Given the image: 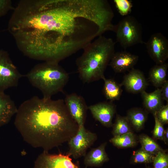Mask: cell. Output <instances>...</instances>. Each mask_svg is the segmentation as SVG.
Here are the masks:
<instances>
[{
  "label": "cell",
  "instance_id": "cell-16",
  "mask_svg": "<svg viewBox=\"0 0 168 168\" xmlns=\"http://www.w3.org/2000/svg\"><path fill=\"white\" fill-rule=\"evenodd\" d=\"M106 144L104 142L97 147L92 148L86 154L84 160L86 167L99 166L109 160L105 150Z\"/></svg>",
  "mask_w": 168,
  "mask_h": 168
},
{
  "label": "cell",
  "instance_id": "cell-21",
  "mask_svg": "<svg viewBox=\"0 0 168 168\" xmlns=\"http://www.w3.org/2000/svg\"><path fill=\"white\" fill-rule=\"evenodd\" d=\"M138 138L141 148L149 153L155 156L160 152H165L154 139L147 135L142 134Z\"/></svg>",
  "mask_w": 168,
  "mask_h": 168
},
{
  "label": "cell",
  "instance_id": "cell-15",
  "mask_svg": "<svg viewBox=\"0 0 168 168\" xmlns=\"http://www.w3.org/2000/svg\"><path fill=\"white\" fill-rule=\"evenodd\" d=\"M141 93L143 107L148 113L153 115L163 105L160 88H157L151 93L144 91Z\"/></svg>",
  "mask_w": 168,
  "mask_h": 168
},
{
  "label": "cell",
  "instance_id": "cell-11",
  "mask_svg": "<svg viewBox=\"0 0 168 168\" xmlns=\"http://www.w3.org/2000/svg\"><path fill=\"white\" fill-rule=\"evenodd\" d=\"M93 117L107 127L112 126V120L116 113V106L111 102H103L88 106Z\"/></svg>",
  "mask_w": 168,
  "mask_h": 168
},
{
  "label": "cell",
  "instance_id": "cell-20",
  "mask_svg": "<svg viewBox=\"0 0 168 168\" xmlns=\"http://www.w3.org/2000/svg\"><path fill=\"white\" fill-rule=\"evenodd\" d=\"M110 141L114 146L119 148H127L136 146L138 142V138L133 132L114 136Z\"/></svg>",
  "mask_w": 168,
  "mask_h": 168
},
{
  "label": "cell",
  "instance_id": "cell-3",
  "mask_svg": "<svg viewBox=\"0 0 168 168\" xmlns=\"http://www.w3.org/2000/svg\"><path fill=\"white\" fill-rule=\"evenodd\" d=\"M112 39L100 35L83 49L76 60L79 77L84 83L103 79L105 70L115 53Z\"/></svg>",
  "mask_w": 168,
  "mask_h": 168
},
{
  "label": "cell",
  "instance_id": "cell-26",
  "mask_svg": "<svg viewBox=\"0 0 168 168\" xmlns=\"http://www.w3.org/2000/svg\"><path fill=\"white\" fill-rule=\"evenodd\" d=\"M153 116L155 123L154 127L152 131L153 137L156 139L163 141L165 130L163 125L159 121L155 115Z\"/></svg>",
  "mask_w": 168,
  "mask_h": 168
},
{
  "label": "cell",
  "instance_id": "cell-5",
  "mask_svg": "<svg viewBox=\"0 0 168 168\" xmlns=\"http://www.w3.org/2000/svg\"><path fill=\"white\" fill-rule=\"evenodd\" d=\"M116 41L124 49L143 43L142 28L137 19L132 16H125L115 25Z\"/></svg>",
  "mask_w": 168,
  "mask_h": 168
},
{
  "label": "cell",
  "instance_id": "cell-8",
  "mask_svg": "<svg viewBox=\"0 0 168 168\" xmlns=\"http://www.w3.org/2000/svg\"><path fill=\"white\" fill-rule=\"evenodd\" d=\"M34 168H80L68 153L52 154L44 151L37 157Z\"/></svg>",
  "mask_w": 168,
  "mask_h": 168
},
{
  "label": "cell",
  "instance_id": "cell-7",
  "mask_svg": "<svg viewBox=\"0 0 168 168\" xmlns=\"http://www.w3.org/2000/svg\"><path fill=\"white\" fill-rule=\"evenodd\" d=\"M22 76L8 53L0 49V92L17 86Z\"/></svg>",
  "mask_w": 168,
  "mask_h": 168
},
{
  "label": "cell",
  "instance_id": "cell-28",
  "mask_svg": "<svg viewBox=\"0 0 168 168\" xmlns=\"http://www.w3.org/2000/svg\"><path fill=\"white\" fill-rule=\"evenodd\" d=\"M13 9L12 2L10 0H0V17L5 15Z\"/></svg>",
  "mask_w": 168,
  "mask_h": 168
},
{
  "label": "cell",
  "instance_id": "cell-6",
  "mask_svg": "<svg viewBox=\"0 0 168 168\" xmlns=\"http://www.w3.org/2000/svg\"><path fill=\"white\" fill-rule=\"evenodd\" d=\"M97 138L96 134L86 129L84 125L79 127L76 133L68 141L67 153L75 159L84 156L87 149Z\"/></svg>",
  "mask_w": 168,
  "mask_h": 168
},
{
  "label": "cell",
  "instance_id": "cell-27",
  "mask_svg": "<svg viewBox=\"0 0 168 168\" xmlns=\"http://www.w3.org/2000/svg\"><path fill=\"white\" fill-rule=\"evenodd\" d=\"M163 125L168 123V103L163 105L154 114Z\"/></svg>",
  "mask_w": 168,
  "mask_h": 168
},
{
  "label": "cell",
  "instance_id": "cell-29",
  "mask_svg": "<svg viewBox=\"0 0 168 168\" xmlns=\"http://www.w3.org/2000/svg\"><path fill=\"white\" fill-rule=\"evenodd\" d=\"M161 89V95L163 100L168 102V81L166 80L164 83Z\"/></svg>",
  "mask_w": 168,
  "mask_h": 168
},
{
  "label": "cell",
  "instance_id": "cell-1",
  "mask_svg": "<svg viewBox=\"0 0 168 168\" xmlns=\"http://www.w3.org/2000/svg\"><path fill=\"white\" fill-rule=\"evenodd\" d=\"M100 15L95 0H21L8 30L24 55L58 63L100 35Z\"/></svg>",
  "mask_w": 168,
  "mask_h": 168
},
{
  "label": "cell",
  "instance_id": "cell-30",
  "mask_svg": "<svg viewBox=\"0 0 168 168\" xmlns=\"http://www.w3.org/2000/svg\"><path fill=\"white\" fill-rule=\"evenodd\" d=\"M164 142L166 144L168 142V128L165 129L163 135V140Z\"/></svg>",
  "mask_w": 168,
  "mask_h": 168
},
{
  "label": "cell",
  "instance_id": "cell-23",
  "mask_svg": "<svg viewBox=\"0 0 168 168\" xmlns=\"http://www.w3.org/2000/svg\"><path fill=\"white\" fill-rule=\"evenodd\" d=\"M155 155L141 148L134 152L132 160L134 163H149L153 162Z\"/></svg>",
  "mask_w": 168,
  "mask_h": 168
},
{
  "label": "cell",
  "instance_id": "cell-18",
  "mask_svg": "<svg viewBox=\"0 0 168 168\" xmlns=\"http://www.w3.org/2000/svg\"><path fill=\"white\" fill-rule=\"evenodd\" d=\"M167 63L156 64L150 70L149 78L152 84L156 88L161 87L166 79Z\"/></svg>",
  "mask_w": 168,
  "mask_h": 168
},
{
  "label": "cell",
  "instance_id": "cell-13",
  "mask_svg": "<svg viewBox=\"0 0 168 168\" xmlns=\"http://www.w3.org/2000/svg\"><path fill=\"white\" fill-rule=\"evenodd\" d=\"M138 58V55L126 51L118 52L113 55L110 65L115 72H124L133 68Z\"/></svg>",
  "mask_w": 168,
  "mask_h": 168
},
{
  "label": "cell",
  "instance_id": "cell-9",
  "mask_svg": "<svg viewBox=\"0 0 168 168\" xmlns=\"http://www.w3.org/2000/svg\"><path fill=\"white\" fill-rule=\"evenodd\" d=\"M145 44L148 54L156 64L165 63L168 58V40L164 35L154 33Z\"/></svg>",
  "mask_w": 168,
  "mask_h": 168
},
{
  "label": "cell",
  "instance_id": "cell-24",
  "mask_svg": "<svg viewBox=\"0 0 168 168\" xmlns=\"http://www.w3.org/2000/svg\"><path fill=\"white\" fill-rule=\"evenodd\" d=\"M114 2L119 13L121 16H126L131 12L133 7L132 1L130 0H114Z\"/></svg>",
  "mask_w": 168,
  "mask_h": 168
},
{
  "label": "cell",
  "instance_id": "cell-12",
  "mask_svg": "<svg viewBox=\"0 0 168 168\" xmlns=\"http://www.w3.org/2000/svg\"><path fill=\"white\" fill-rule=\"evenodd\" d=\"M121 84L127 91L137 94L145 91L148 84L143 72L133 68L124 76Z\"/></svg>",
  "mask_w": 168,
  "mask_h": 168
},
{
  "label": "cell",
  "instance_id": "cell-17",
  "mask_svg": "<svg viewBox=\"0 0 168 168\" xmlns=\"http://www.w3.org/2000/svg\"><path fill=\"white\" fill-rule=\"evenodd\" d=\"M126 117L132 128L139 131L144 127L147 119L148 112L141 108L134 107L127 111Z\"/></svg>",
  "mask_w": 168,
  "mask_h": 168
},
{
  "label": "cell",
  "instance_id": "cell-19",
  "mask_svg": "<svg viewBox=\"0 0 168 168\" xmlns=\"http://www.w3.org/2000/svg\"><path fill=\"white\" fill-rule=\"evenodd\" d=\"M102 79L104 81L103 92L106 99L111 101L119 100L123 91L121 84L105 77Z\"/></svg>",
  "mask_w": 168,
  "mask_h": 168
},
{
  "label": "cell",
  "instance_id": "cell-25",
  "mask_svg": "<svg viewBox=\"0 0 168 168\" xmlns=\"http://www.w3.org/2000/svg\"><path fill=\"white\" fill-rule=\"evenodd\" d=\"M165 152H160L155 155L153 162L154 168H168V155Z\"/></svg>",
  "mask_w": 168,
  "mask_h": 168
},
{
  "label": "cell",
  "instance_id": "cell-22",
  "mask_svg": "<svg viewBox=\"0 0 168 168\" xmlns=\"http://www.w3.org/2000/svg\"><path fill=\"white\" fill-rule=\"evenodd\" d=\"M112 126V133L114 136L133 132L132 128L126 116L117 114L115 122Z\"/></svg>",
  "mask_w": 168,
  "mask_h": 168
},
{
  "label": "cell",
  "instance_id": "cell-4",
  "mask_svg": "<svg viewBox=\"0 0 168 168\" xmlns=\"http://www.w3.org/2000/svg\"><path fill=\"white\" fill-rule=\"evenodd\" d=\"M26 76L46 98L62 92L69 79L68 74L58 63L46 62L36 65Z\"/></svg>",
  "mask_w": 168,
  "mask_h": 168
},
{
  "label": "cell",
  "instance_id": "cell-2",
  "mask_svg": "<svg viewBox=\"0 0 168 168\" xmlns=\"http://www.w3.org/2000/svg\"><path fill=\"white\" fill-rule=\"evenodd\" d=\"M14 125L26 142L46 151L68 142L79 128L63 100L36 96L17 108Z\"/></svg>",
  "mask_w": 168,
  "mask_h": 168
},
{
  "label": "cell",
  "instance_id": "cell-14",
  "mask_svg": "<svg viewBox=\"0 0 168 168\" xmlns=\"http://www.w3.org/2000/svg\"><path fill=\"white\" fill-rule=\"evenodd\" d=\"M17 108L14 101L4 92H0V127L7 124Z\"/></svg>",
  "mask_w": 168,
  "mask_h": 168
},
{
  "label": "cell",
  "instance_id": "cell-10",
  "mask_svg": "<svg viewBox=\"0 0 168 168\" xmlns=\"http://www.w3.org/2000/svg\"><path fill=\"white\" fill-rule=\"evenodd\" d=\"M64 100L70 114L79 127L84 125L88 108L84 98L72 93L67 95Z\"/></svg>",
  "mask_w": 168,
  "mask_h": 168
}]
</instances>
